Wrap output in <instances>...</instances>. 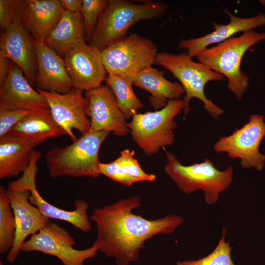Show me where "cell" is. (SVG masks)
I'll list each match as a JSON object with an SVG mask.
<instances>
[{"instance_id": "cb8c5ba5", "label": "cell", "mask_w": 265, "mask_h": 265, "mask_svg": "<svg viewBox=\"0 0 265 265\" xmlns=\"http://www.w3.org/2000/svg\"><path fill=\"white\" fill-rule=\"evenodd\" d=\"M64 134H66L65 132L54 121L51 112L30 113L5 135L39 145Z\"/></svg>"}, {"instance_id": "1f68e13d", "label": "cell", "mask_w": 265, "mask_h": 265, "mask_svg": "<svg viewBox=\"0 0 265 265\" xmlns=\"http://www.w3.org/2000/svg\"><path fill=\"white\" fill-rule=\"evenodd\" d=\"M11 61L0 53V85L2 86L8 77Z\"/></svg>"}, {"instance_id": "5b68a950", "label": "cell", "mask_w": 265, "mask_h": 265, "mask_svg": "<svg viewBox=\"0 0 265 265\" xmlns=\"http://www.w3.org/2000/svg\"><path fill=\"white\" fill-rule=\"evenodd\" d=\"M155 64L169 71L182 86L186 95L184 113L186 116L189 109V103L193 98L204 104V108L214 119H217L224 110L208 99L205 93L206 84L211 81H222L225 77L208 69L201 63L194 61L187 53L180 54L160 52L157 53Z\"/></svg>"}, {"instance_id": "7a4b0ae2", "label": "cell", "mask_w": 265, "mask_h": 265, "mask_svg": "<svg viewBox=\"0 0 265 265\" xmlns=\"http://www.w3.org/2000/svg\"><path fill=\"white\" fill-rule=\"evenodd\" d=\"M164 2L147 0L137 3L126 0H108L89 44L101 51L127 35L129 29L141 20L159 19L168 11Z\"/></svg>"}, {"instance_id": "ffe728a7", "label": "cell", "mask_w": 265, "mask_h": 265, "mask_svg": "<svg viewBox=\"0 0 265 265\" xmlns=\"http://www.w3.org/2000/svg\"><path fill=\"white\" fill-rule=\"evenodd\" d=\"M225 13L229 16L230 21L225 25L214 23V30L207 34L198 38L181 39L178 45L180 49H185L187 53L195 57L201 52L211 45L222 43L233 37L236 33L252 30L253 28L265 26V14L259 13L249 18H241L233 15L227 11Z\"/></svg>"}, {"instance_id": "ba28073f", "label": "cell", "mask_w": 265, "mask_h": 265, "mask_svg": "<svg viewBox=\"0 0 265 265\" xmlns=\"http://www.w3.org/2000/svg\"><path fill=\"white\" fill-rule=\"evenodd\" d=\"M158 53L152 41L133 33L101 51V56L108 75L133 80L142 70L155 64Z\"/></svg>"}, {"instance_id": "e0dca14e", "label": "cell", "mask_w": 265, "mask_h": 265, "mask_svg": "<svg viewBox=\"0 0 265 265\" xmlns=\"http://www.w3.org/2000/svg\"><path fill=\"white\" fill-rule=\"evenodd\" d=\"M0 53L22 70L28 81L35 83L37 70L35 40L19 18L1 36Z\"/></svg>"}, {"instance_id": "52a82bcc", "label": "cell", "mask_w": 265, "mask_h": 265, "mask_svg": "<svg viewBox=\"0 0 265 265\" xmlns=\"http://www.w3.org/2000/svg\"><path fill=\"white\" fill-rule=\"evenodd\" d=\"M185 108L183 100H169L162 108L138 113L128 123L132 138L146 156L157 153L161 148L173 144V130L177 128L175 117Z\"/></svg>"}, {"instance_id": "d4e9b609", "label": "cell", "mask_w": 265, "mask_h": 265, "mask_svg": "<svg viewBox=\"0 0 265 265\" xmlns=\"http://www.w3.org/2000/svg\"><path fill=\"white\" fill-rule=\"evenodd\" d=\"M134 151L126 149L120 156L109 163L99 162L98 172L124 186H130L139 181L154 182L156 176L145 172L134 158Z\"/></svg>"}, {"instance_id": "ac0fdd59", "label": "cell", "mask_w": 265, "mask_h": 265, "mask_svg": "<svg viewBox=\"0 0 265 265\" xmlns=\"http://www.w3.org/2000/svg\"><path fill=\"white\" fill-rule=\"evenodd\" d=\"M35 40V39H34ZM37 75L35 83L42 90L60 94L73 88L63 58L48 47L44 40H35Z\"/></svg>"}, {"instance_id": "277c9868", "label": "cell", "mask_w": 265, "mask_h": 265, "mask_svg": "<svg viewBox=\"0 0 265 265\" xmlns=\"http://www.w3.org/2000/svg\"><path fill=\"white\" fill-rule=\"evenodd\" d=\"M109 133L88 132L68 146L48 151L45 159L50 176L53 178L99 177V152Z\"/></svg>"}, {"instance_id": "4dcf8cb0", "label": "cell", "mask_w": 265, "mask_h": 265, "mask_svg": "<svg viewBox=\"0 0 265 265\" xmlns=\"http://www.w3.org/2000/svg\"><path fill=\"white\" fill-rule=\"evenodd\" d=\"M19 0H0V25L4 30L18 18V6Z\"/></svg>"}, {"instance_id": "484cf974", "label": "cell", "mask_w": 265, "mask_h": 265, "mask_svg": "<svg viewBox=\"0 0 265 265\" xmlns=\"http://www.w3.org/2000/svg\"><path fill=\"white\" fill-rule=\"evenodd\" d=\"M106 83L113 93L118 106L127 119L132 118L143 107V104L133 90L132 80L108 74Z\"/></svg>"}, {"instance_id": "4316f807", "label": "cell", "mask_w": 265, "mask_h": 265, "mask_svg": "<svg viewBox=\"0 0 265 265\" xmlns=\"http://www.w3.org/2000/svg\"><path fill=\"white\" fill-rule=\"evenodd\" d=\"M16 233L14 213L7 190L0 186V253L9 251L14 243Z\"/></svg>"}, {"instance_id": "d6a6232c", "label": "cell", "mask_w": 265, "mask_h": 265, "mask_svg": "<svg viewBox=\"0 0 265 265\" xmlns=\"http://www.w3.org/2000/svg\"><path fill=\"white\" fill-rule=\"evenodd\" d=\"M65 11L71 13L80 12L83 0H60Z\"/></svg>"}, {"instance_id": "8992f818", "label": "cell", "mask_w": 265, "mask_h": 265, "mask_svg": "<svg viewBox=\"0 0 265 265\" xmlns=\"http://www.w3.org/2000/svg\"><path fill=\"white\" fill-rule=\"evenodd\" d=\"M166 163L164 171L185 193L202 190L205 201L213 204L218 200L219 194L230 186L234 173L232 166L223 171L219 170L210 159L189 165L182 164L176 156L165 150Z\"/></svg>"}, {"instance_id": "4fadbf2b", "label": "cell", "mask_w": 265, "mask_h": 265, "mask_svg": "<svg viewBox=\"0 0 265 265\" xmlns=\"http://www.w3.org/2000/svg\"><path fill=\"white\" fill-rule=\"evenodd\" d=\"M37 90L45 97L54 121L73 141L77 139L73 129L77 130L81 135L89 131L90 121L86 114L87 102L82 95V90L73 88L65 94L39 89Z\"/></svg>"}, {"instance_id": "9a60e30c", "label": "cell", "mask_w": 265, "mask_h": 265, "mask_svg": "<svg viewBox=\"0 0 265 265\" xmlns=\"http://www.w3.org/2000/svg\"><path fill=\"white\" fill-rule=\"evenodd\" d=\"M24 76L22 70L11 61L8 77L0 88V110L51 113L45 97L31 87Z\"/></svg>"}, {"instance_id": "3957f363", "label": "cell", "mask_w": 265, "mask_h": 265, "mask_svg": "<svg viewBox=\"0 0 265 265\" xmlns=\"http://www.w3.org/2000/svg\"><path fill=\"white\" fill-rule=\"evenodd\" d=\"M265 40V32L253 30L245 31L238 37L233 36L205 49L195 57L208 69L226 77L227 88L240 101L249 83V78L240 69L241 60L250 48Z\"/></svg>"}, {"instance_id": "7402d4cb", "label": "cell", "mask_w": 265, "mask_h": 265, "mask_svg": "<svg viewBox=\"0 0 265 265\" xmlns=\"http://www.w3.org/2000/svg\"><path fill=\"white\" fill-rule=\"evenodd\" d=\"M37 144L7 135L0 137V178L23 173L31 161Z\"/></svg>"}, {"instance_id": "d6986e66", "label": "cell", "mask_w": 265, "mask_h": 265, "mask_svg": "<svg viewBox=\"0 0 265 265\" xmlns=\"http://www.w3.org/2000/svg\"><path fill=\"white\" fill-rule=\"evenodd\" d=\"M64 10L60 0H20L18 15L35 40H44Z\"/></svg>"}, {"instance_id": "9c48e42d", "label": "cell", "mask_w": 265, "mask_h": 265, "mask_svg": "<svg viewBox=\"0 0 265 265\" xmlns=\"http://www.w3.org/2000/svg\"><path fill=\"white\" fill-rule=\"evenodd\" d=\"M76 243L74 238L68 230L50 221L23 243L21 251H38L53 256L63 265H84L85 261L97 255L98 249L95 244L85 249L78 250L73 247Z\"/></svg>"}, {"instance_id": "2e32d148", "label": "cell", "mask_w": 265, "mask_h": 265, "mask_svg": "<svg viewBox=\"0 0 265 265\" xmlns=\"http://www.w3.org/2000/svg\"><path fill=\"white\" fill-rule=\"evenodd\" d=\"M6 190L16 226L14 243L6 257L9 263H13L21 252V246L26 238L38 232L50 221L30 203V191L25 189Z\"/></svg>"}, {"instance_id": "8fae6325", "label": "cell", "mask_w": 265, "mask_h": 265, "mask_svg": "<svg viewBox=\"0 0 265 265\" xmlns=\"http://www.w3.org/2000/svg\"><path fill=\"white\" fill-rule=\"evenodd\" d=\"M40 155L34 154L26 170L17 180L10 183L8 189H25L30 191V203L36 206L41 212L49 219L52 218L66 221L84 233L91 229V223L87 211L89 204L80 199L75 200L73 211H66L53 206L46 201L40 194L36 186L35 177L37 173V162Z\"/></svg>"}, {"instance_id": "f546056e", "label": "cell", "mask_w": 265, "mask_h": 265, "mask_svg": "<svg viewBox=\"0 0 265 265\" xmlns=\"http://www.w3.org/2000/svg\"><path fill=\"white\" fill-rule=\"evenodd\" d=\"M31 113L26 110H0V137L5 135L19 122Z\"/></svg>"}, {"instance_id": "83f0119b", "label": "cell", "mask_w": 265, "mask_h": 265, "mask_svg": "<svg viewBox=\"0 0 265 265\" xmlns=\"http://www.w3.org/2000/svg\"><path fill=\"white\" fill-rule=\"evenodd\" d=\"M226 229H222V235L215 249L207 256L197 260L178 261L176 265H236L232 261L231 247L225 241Z\"/></svg>"}, {"instance_id": "44dd1931", "label": "cell", "mask_w": 265, "mask_h": 265, "mask_svg": "<svg viewBox=\"0 0 265 265\" xmlns=\"http://www.w3.org/2000/svg\"><path fill=\"white\" fill-rule=\"evenodd\" d=\"M133 85L148 91L149 101L156 110L164 107L169 100L178 99L185 93L180 83L165 79L164 72L150 66L140 71L132 80Z\"/></svg>"}, {"instance_id": "836d02e7", "label": "cell", "mask_w": 265, "mask_h": 265, "mask_svg": "<svg viewBox=\"0 0 265 265\" xmlns=\"http://www.w3.org/2000/svg\"><path fill=\"white\" fill-rule=\"evenodd\" d=\"M259 2L263 5H264L265 6V0H260Z\"/></svg>"}, {"instance_id": "603a6c76", "label": "cell", "mask_w": 265, "mask_h": 265, "mask_svg": "<svg viewBox=\"0 0 265 265\" xmlns=\"http://www.w3.org/2000/svg\"><path fill=\"white\" fill-rule=\"evenodd\" d=\"M86 39L81 12H63L54 28L44 39L45 43L59 56L72 46Z\"/></svg>"}, {"instance_id": "30bf717a", "label": "cell", "mask_w": 265, "mask_h": 265, "mask_svg": "<svg viewBox=\"0 0 265 265\" xmlns=\"http://www.w3.org/2000/svg\"><path fill=\"white\" fill-rule=\"evenodd\" d=\"M264 120L263 115H251L241 128L228 136L220 137L214 144V150L217 153H225L233 159H240L243 168L261 170L265 164V155L259 151L260 143L265 136Z\"/></svg>"}, {"instance_id": "f1b7e54d", "label": "cell", "mask_w": 265, "mask_h": 265, "mask_svg": "<svg viewBox=\"0 0 265 265\" xmlns=\"http://www.w3.org/2000/svg\"><path fill=\"white\" fill-rule=\"evenodd\" d=\"M108 2L107 0H83L80 12L83 18L86 40L88 42Z\"/></svg>"}, {"instance_id": "7c38bea8", "label": "cell", "mask_w": 265, "mask_h": 265, "mask_svg": "<svg viewBox=\"0 0 265 265\" xmlns=\"http://www.w3.org/2000/svg\"><path fill=\"white\" fill-rule=\"evenodd\" d=\"M63 56L74 88L87 91L101 86L106 81L108 74L98 49L80 42L70 47Z\"/></svg>"}, {"instance_id": "5bb4252c", "label": "cell", "mask_w": 265, "mask_h": 265, "mask_svg": "<svg viewBox=\"0 0 265 265\" xmlns=\"http://www.w3.org/2000/svg\"><path fill=\"white\" fill-rule=\"evenodd\" d=\"M86 114L90 118L88 132L107 131L118 136L130 132L124 114L115 97L107 85L85 91Z\"/></svg>"}, {"instance_id": "6da1fadb", "label": "cell", "mask_w": 265, "mask_h": 265, "mask_svg": "<svg viewBox=\"0 0 265 265\" xmlns=\"http://www.w3.org/2000/svg\"><path fill=\"white\" fill-rule=\"evenodd\" d=\"M140 206V198L132 196L95 208L90 216L97 231L93 244L106 257H114L117 265L138 261L146 240L158 234H169L184 221L175 214L149 220L133 213Z\"/></svg>"}]
</instances>
